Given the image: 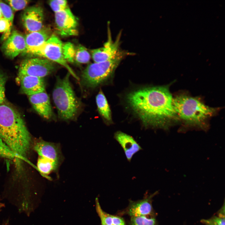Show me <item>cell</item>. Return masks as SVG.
<instances>
[{"label": "cell", "instance_id": "1", "mask_svg": "<svg viewBox=\"0 0 225 225\" xmlns=\"http://www.w3.org/2000/svg\"><path fill=\"white\" fill-rule=\"evenodd\" d=\"M127 102L146 127H162L178 118L173 98L165 86L148 87L128 94Z\"/></svg>", "mask_w": 225, "mask_h": 225}, {"label": "cell", "instance_id": "2", "mask_svg": "<svg viewBox=\"0 0 225 225\" xmlns=\"http://www.w3.org/2000/svg\"><path fill=\"white\" fill-rule=\"evenodd\" d=\"M0 139L16 155L26 156L31 138L25 122L15 108L4 102L0 104Z\"/></svg>", "mask_w": 225, "mask_h": 225}, {"label": "cell", "instance_id": "3", "mask_svg": "<svg viewBox=\"0 0 225 225\" xmlns=\"http://www.w3.org/2000/svg\"><path fill=\"white\" fill-rule=\"evenodd\" d=\"M173 103L178 118L192 125L203 124L216 110L205 105L198 98L185 94L176 96L173 98Z\"/></svg>", "mask_w": 225, "mask_h": 225}, {"label": "cell", "instance_id": "4", "mask_svg": "<svg viewBox=\"0 0 225 225\" xmlns=\"http://www.w3.org/2000/svg\"><path fill=\"white\" fill-rule=\"evenodd\" d=\"M69 72L62 78H57L52 94L54 103L61 119L68 120L77 115L79 104L69 80Z\"/></svg>", "mask_w": 225, "mask_h": 225}, {"label": "cell", "instance_id": "5", "mask_svg": "<svg viewBox=\"0 0 225 225\" xmlns=\"http://www.w3.org/2000/svg\"><path fill=\"white\" fill-rule=\"evenodd\" d=\"M126 53L120 50L114 57L109 60L89 65L81 75L82 84L86 88H92L105 81L114 72Z\"/></svg>", "mask_w": 225, "mask_h": 225}, {"label": "cell", "instance_id": "6", "mask_svg": "<svg viewBox=\"0 0 225 225\" xmlns=\"http://www.w3.org/2000/svg\"><path fill=\"white\" fill-rule=\"evenodd\" d=\"M63 44L57 36L52 35L42 45L32 49L26 54L43 57L52 62L58 63L65 67L70 74L78 80L79 78L64 58L62 53Z\"/></svg>", "mask_w": 225, "mask_h": 225}, {"label": "cell", "instance_id": "7", "mask_svg": "<svg viewBox=\"0 0 225 225\" xmlns=\"http://www.w3.org/2000/svg\"><path fill=\"white\" fill-rule=\"evenodd\" d=\"M52 62L40 58H31L23 60L19 67L18 76L28 75L43 78L55 69Z\"/></svg>", "mask_w": 225, "mask_h": 225}, {"label": "cell", "instance_id": "8", "mask_svg": "<svg viewBox=\"0 0 225 225\" xmlns=\"http://www.w3.org/2000/svg\"><path fill=\"white\" fill-rule=\"evenodd\" d=\"M55 22L58 33L62 36L77 35V22L68 7L64 10L55 13Z\"/></svg>", "mask_w": 225, "mask_h": 225}, {"label": "cell", "instance_id": "9", "mask_svg": "<svg viewBox=\"0 0 225 225\" xmlns=\"http://www.w3.org/2000/svg\"><path fill=\"white\" fill-rule=\"evenodd\" d=\"M21 19L23 27L29 33L39 31L43 28V12L40 7L33 6L26 8Z\"/></svg>", "mask_w": 225, "mask_h": 225}, {"label": "cell", "instance_id": "10", "mask_svg": "<svg viewBox=\"0 0 225 225\" xmlns=\"http://www.w3.org/2000/svg\"><path fill=\"white\" fill-rule=\"evenodd\" d=\"M2 50L8 57L13 59L20 53H23L26 49L25 37L16 30L13 31L5 40Z\"/></svg>", "mask_w": 225, "mask_h": 225}, {"label": "cell", "instance_id": "11", "mask_svg": "<svg viewBox=\"0 0 225 225\" xmlns=\"http://www.w3.org/2000/svg\"><path fill=\"white\" fill-rule=\"evenodd\" d=\"M108 40L102 48L91 51L92 59L95 62H103L114 57L120 51L121 34L118 35L114 41L112 40L110 32H108Z\"/></svg>", "mask_w": 225, "mask_h": 225}, {"label": "cell", "instance_id": "12", "mask_svg": "<svg viewBox=\"0 0 225 225\" xmlns=\"http://www.w3.org/2000/svg\"><path fill=\"white\" fill-rule=\"evenodd\" d=\"M34 149L39 157L60 165L62 157L60 148L57 144L40 140L35 143Z\"/></svg>", "mask_w": 225, "mask_h": 225}, {"label": "cell", "instance_id": "13", "mask_svg": "<svg viewBox=\"0 0 225 225\" xmlns=\"http://www.w3.org/2000/svg\"><path fill=\"white\" fill-rule=\"evenodd\" d=\"M29 100L34 110L44 118L49 120L53 116V112L48 94L45 91L28 96Z\"/></svg>", "mask_w": 225, "mask_h": 225}, {"label": "cell", "instance_id": "14", "mask_svg": "<svg viewBox=\"0 0 225 225\" xmlns=\"http://www.w3.org/2000/svg\"><path fill=\"white\" fill-rule=\"evenodd\" d=\"M22 93L28 96L45 91L43 78L28 75L18 76Z\"/></svg>", "mask_w": 225, "mask_h": 225}, {"label": "cell", "instance_id": "15", "mask_svg": "<svg viewBox=\"0 0 225 225\" xmlns=\"http://www.w3.org/2000/svg\"><path fill=\"white\" fill-rule=\"evenodd\" d=\"M114 138L122 148L126 157L130 162L133 156L142 148L131 136L121 131H118Z\"/></svg>", "mask_w": 225, "mask_h": 225}, {"label": "cell", "instance_id": "16", "mask_svg": "<svg viewBox=\"0 0 225 225\" xmlns=\"http://www.w3.org/2000/svg\"><path fill=\"white\" fill-rule=\"evenodd\" d=\"M149 197L142 200L130 202L127 210V213L131 217L146 216L152 213V208Z\"/></svg>", "mask_w": 225, "mask_h": 225}, {"label": "cell", "instance_id": "17", "mask_svg": "<svg viewBox=\"0 0 225 225\" xmlns=\"http://www.w3.org/2000/svg\"><path fill=\"white\" fill-rule=\"evenodd\" d=\"M50 36L49 30L43 28L39 31L28 33L24 37L26 49L23 53L26 54L32 49L41 45Z\"/></svg>", "mask_w": 225, "mask_h": 225}, {"label": "cell", "instance_id": "18", "mask_svg": "<svg viewBox=\"0 0 225 225\" xmlns=\"http://www.w3.org/2000/svg\"><path fill=\"white\" fill-rule=\"evenodd\" d=\"M96 209L101 222L106 225H125L124 219L122 218L109 214L102 209L98 198L95 199Z\"/></svg>", "mask_w": 225, "mask_h": 225}, {"label": "cell", "instance_id": "19", "mask_svg": "<svg viewBox=\"0 0 225 225\" xmlns=\"http://www.w3.org/2000/svg\"><path fill=\"white\" fill-rule=\"evenodd\" d=\"M96 100L98 109L100 114L107 121L111 122L112 121L111 110L102 90H100L96 97Z\"/></svg>", "mask_w": 225, "mask_h": 225}, {"label": "cell", "instance_id": "20", "mask_svg": "<svg viewBox=\"0 0 225 225\" xmlns=\"http://www.w3.org/2000/svg\"><path fill=\"white\" fill-rule=\"evenodd\" d=\"M59 164L55 162L46 160L39 157L38 162V168L43 175L47 176L58 169Z\"/></svg>", "mask_w": 225, "mask_h": 225}, {"label": "cell", "instance_id": "21", "mask_svg": "<svg viewBox=\"0 0 225 225\" xmlns=\"http://www.w3.org/2000/svg\"><path fill=\"white\" fill-rule=\"evenodd\" d=\"M90 55L86 48L79 45L76 47L75 61L80 63H86L90 60Z\"/></svg>", "mask_w": 225, "mask_h": 225}, {"label": "cell", "instance_id": "22", "mask_svg": "<svg viewBox=\"0 0 225 225\" xmlns=\"http://www.w3.org/2000/svg\"><path fill=\"white\" fill-rule=\"evenodd\" d=\"M76 51V47L69 42L63 44L62 53L64 58L68 62H74Z\"/></svg>", "mask_w": 225, "mask_h": 225}, {"label": "cell", "instance_id": "23", "mask_svg": "<svg viewBox=\"0 0 225 225\" xmlns=\"http://www.w3.org/2000/svg\"><path fill=\"white\" fill-rule=\"evenodd\" d=\"M201 222L206 225H225L224 205L218 216H214L208 219H203Z\"/></svg>", "mask_w": 225, "mask_h": 225}, {"label": "cell", "instance_id": "24", "mask_svg": "<svg viewBox=\"0 0 225 225\" xmlns=\"http://www.w3.org/2000/svg\"><path fill=\"white\" fill-rule=\"evenodd\" d=\"M131 225H157L155 219L146 216L131 217Z\"/></svg>", "mask_w": 225, "mask_h": 225}, {"label": "cell", "instance_id": "25", "mask_svg": "<svg viewBox=\"0 0 225 225\" xmlns=\"http://www.w3.org/2000/svg\"><path fill=\"white\" fill-rule=\"evenodd\" d=\"M0 8L3 17L8 20L12 25L14 14L11 8L9 6L0 0Z\"/></svg>", "mask_w": 225, "mask_h": 225}, {"label": "cell", "instance_id": "26", "mask_svg": "<svg viewBox=\"0 0 225 225\" xmlns=\"http://www.w3.org/2000/svg\"><path fill=\"white\" fill-rule=\"evenodd\" d=\"M12 26L7 19L3 17L0 18V32H4L2 37L3 40H5L10 36Z\"/></svg>", "mask_w": 225, "mask_h": 225}, {"label": "cell", "instance_id": "27", "mask_svg": "<svg viewBox=\"0 0 225 225\" xmlns=\"http://www.w3.org/2000/svg\"><path fill=\"white\" fill-rule=\"evenodd\" d=\"M5 1L14 12L24 9L30 2L26 0H7Z\"/></svg>", "mask_w": 225, "mask_h": 225}, {"label": "cell", "instance_id": "28", "mask_svg": "<svg viewBox=\"0 0 225 225\" xmlns=\"http://www.w3.org/2000/svg\"><path fill=\"white\" fill-rule=\"evenodd\" d=\"M49 4L55 13L63 11L68 7L67 2L64 0H54L49 1Z\"/></svg>", "mask_w": 225, "mask_h": 225}, {"label": "cell", "instance_id": "29", "mask_svg": "<svg viewBox=\"0 0 225 225\" xmlns=\"http://www.w3.org/2000/svg\"><path fill=\"white\" fill-rule=\"evenodd\" d=\"M7 78V75L0 70V104L5 102V85Z\"/></svg>", "mask_w": 225, "mask_h": 225}, {"label": "cell", "instance_id": "30", "mask_svg": "<svg viewBox=\"0 0 225 225\" xmlns=\"http://www.w3.org/2000/svg\"><path fill=\"white\" fill-rule=\"evenodd\" d=\"M4 204L2 202H1L0 201V211L2 209V208L4 207Z\"/></svg>", "mask_w": 225, "mask_h": 225}, {"label": "cell", "instance_id": "31", "mask_svg": "<svg viewBox=\"0 0 225 225\" xmlns=\"http://www.w3.org/2000/svg\"><path fill=\"white\" fill-rule=\"evenodd\" d=\"M3 18L2 15V13L1 11L0 8V18Z\"/></svg>", "mask_w": 225, "mask_h": 225}, {"label": "cell", "instance_id": "32", "mask_svg": "<svg viewBox=\"0 0 225 225\" xmlns=\"http://www.w3.org/2000/svg\"><path fill=\"white\" fill-rule=\"evenodd\" d=\"M101 225H106L105 224H104L102 223H101Z\"/></svg>", "mask_w": 225, "mask_h": 225}]
</instances>
